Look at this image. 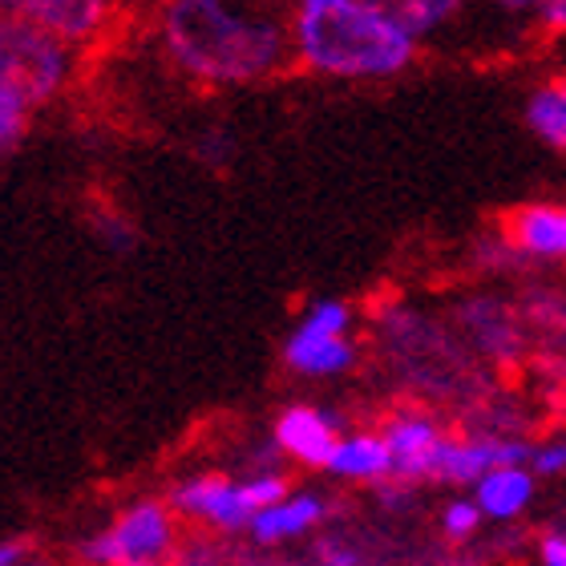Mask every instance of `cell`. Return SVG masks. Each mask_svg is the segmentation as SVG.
<instances>
[{
	"label": "cell",
	"mask_w": 566,
	"mask_h": 566,
	"mask_svg": "<svg viewBox=\"0 0 566 566\" xmlns=\"http://www.w3.org/2000/svg\"><path fill=\"white\" fill-rule=\"evenodd\" d=\"M175 543V518L163 502H138L109 531L94 534L82 546V558L90 566H122V563H154Z\"/></svg>",
	"instance_id": "8992f818"
},
{
	"label": "cell",
	"mask_w": 566,
	"mask_h": 566,
	"mask_svg": "<svg viewBox=\"0 0 566 566\" xmlns=\"http://www.w3.org/2000/svg\"><path fill=\"white\" fill-rule=\"evenodd\" d=\"M73 45L45 33L24 17H4L0 24V82L17 85L33 109L49 106L73 82Z\"/></svg>",
	"instance_id": "3957f363"
},
{
	"label": "cell",
	"mask_w": 566,
	"mask_h": 566,
	"mask_svg": "<svg viewBox=\"0 0 566 566\" xmlns=\"http://www.w3.org/2000/svg\"><path fill=\"white\" fill-rule=\"evenodd\" d=\"M461 332L482 356H514L522 348V319L518 312L494 295H473L458 307Z\"/></svg>",
	"instance_id": "7c38bea8"
},
{
	"label": "cell",
	"mask_w": 566,
	"mask_h": 566,
	"mask_svg": "<svg viewBox=\"0 0 566 566\" xmlns=\"http://www.w3.org/2000/svg\"><path fill=\"white\" fill-rule=\"evenodd\" d=\"M490 9H497L502 17H543V9H546V0H485Z\"/></svg>",
	"instance_id": "7402d4cb"
},
{
	"label": "cell",
	"mask_w": 566,
	"mask_h": 566,
	"mask_svg": "<svg viewBox=\"0 0 566 566\" xmlns=\"http://www.w3.org/2000/svg\"><path fill=\"white\" fill-rule=\"evenodd\" d=\"M328 473L340 482H389L392 449L385 433H344L328 461Z\"/></svg>",
	"instance_id": "4fadbf2b"
},
{
	"label": "cell",
	"mask_w": 566,
	"mask_h": 566,
	"mask_svg": "<svg viewBox=\"0 0 566 566\" xmlns=\"http://www.w3.org/2000/svg\"><path fill=\"white\" fill-rule=\"evenodd\" d=\"M21 4H24V0H0V9H4V17H17V12H21Z\"/></svg>",
	"instance_id": "484cf974"
},
{
	"label": "cell",
	"mask_w": 566,
	"mask_h": 566,
	"mask_svg": "<svg viewBox=\"0 0 566 566\" xmlns=\"http://www.w3.org/2000/svg\"><path fill=\"white\" fill-rule=\"evenodd\" d=\"M33 102L17 90V85L0 82V150L12 154L24 142L29 126H33Z\"/></svg>",
	"instance_id": "ac0fdd59"
},
{
	"label": "cell",
	"mask_w": 566,
	"mask_h": 566,
	"mask_svg": "<svg viewBox=\"0 0 566 566\" xmlns=\"http://www.w3.org/2000/svg\"><path fill=\"white\" fill-rule=\"evenodd\" d=\"M546 33H563L566 36V0H546L543 17H538Z\"/></svg>",
	"instance_id": "cb8c5ba5"
},
{
	"label": "cell",
	"mask_w": 566,
	"mask_h": 566,
	"mask_svg": "<svg viewBox=\"0 0 566 566\" xmlns=\"http://www.w3.org/2000/svg\"><path fill=\"white\" fill-rule=\"evenodd\" d=\"M373 4L392 24H401L417 45L437 33H446V29H453L465 17V9H470V0H373Z\"/></svg>",
	"instance_id": "2e32d148"
},
{
	"label": "cell",
	"mask_w": 566,
	"mask_h": 566,
	"mask_svg": "<svg viewBox=\"0 0 566 566\" xmlns=\"http://www.w3.org/2000/svg\"><path fill=\"white\" fill-rule=\"evenodd\" d=\"M563 356H566V328H563Z\"/></svg>",
	"instance_id": "83f0119b"
},
{
	"label": "cell",
	"mask_w": 566,
	"mask_h": 566,
	"mask_svg": "<svg viewBox=\"0 0 566 566\" xmlns=\"http://www.w3.org/2000/svg\"><path fill=\"white\" fill-rule=\"evenodd\" d=\"M154 41L170 70L207 90L272 82L295 65L287 12L272 0H158Z\"/></svg>",
	"instance_id": "6da1fadb"
},
{
	"label": "cell",
	"mask_w": 566,
	"mask_h": 566,
	"mask_svg": "<svg viewBox=\"0 0 566 566\" xmlns=\"http://www.w3.org/2000/svg\"><path fill=\"white\" fill-rule=\"evenodd\" d=\"M534 446L518 437L497 433H473V437H449L441 458H437V482L449 485H478L485 473L502 470V465H526Z\"/></svg>",
	"instance_id": "52a82bcc"
},
{
	"label": "cell",
	"mask_w": 566,
	"mask_h": 566,
	"mask_svg": "<svg viewBox=\"0 0 566 566\" xmlns=\"http://www.w3.org/2000/svg\"><path fill=\"white\" fill-rule=\"evenodd\" d=\"M114 12H118V0H24L17 17L41 24L65 45L82 49L106 33Z\"/></svg>",
	"instance_id": "30bf717a"
},
{
	"label": "cell",
	"mask_w": 566,
	"mask_h": 566,
	"mask_svg": "<svg viewBox=\"0 0 566 566\" xmlns=\"http://www.w3.org/2000/svg\"><path fill=\"white\" fill-rule=\"evenodd\" d=\"M275 449L283 458L300 461V465H312V470H328L332 453L340 446V421L316 405H287L280 417H275Z\"/></svg>",
	"instance_id": "ba28073f"
},
{
	"label": "cell",
	"mask_w": 566,
	"mask_h": 566,
	"mask_svg": "<svg viewBox=\"0 0 566 566\" xmlns=\"http://www.w3.org/2000/svg\"><path fill=\"white\" fill-rule=\"evenodd\" d=\"M506 235L526 263H566V202H526L510 214Z\"/></svg>",
	"instance_id": "8fae6325"
},
{
	"label": "cell",
	"mask_w": 566,
	"mask_h": 566,
	"mask_svg": "<svg viewBox=\"0 0 566 566\" xmlns=\"http://www.w3.org/2000/svg\"><path fill=\"white\" fill-rule=\"evenodd\" d=\"M531 470L534 478H558V473H566V433L546 441V446H534Z\"/></svg>",
	"instance_id": "ffe728a7"
},
{
	"label": "cell",
	"mask_w": 566,
	"mask_h": 566,
	"mask_svg": "<svg viewBox=\"0 0 566 566\" xmlns=\"http://www.w3.org/2000/svg\"><path fill=\"white\" fill-rule=\"evenodd\" d=\"M482 506L473 502V497H458V502H449L446 514H441V531L449 534V538H470L473 531H478V522H482Z\"/></svg>",
	"instance_id": "d6986e66"
},
{
	"label": "cell",
	"mask_w": 566,
	"mask_h": 566,
	"mask_svg": "<svg viewBox=\"0 0 566 566\" xmlns=\"http://www.w3.org/2000/svg\"><path fill=\"white\" fill-rule=\"evenodd\" d=\"M283 12L292 61L324 82H392L421 53L373 0H283Z\"/></svg>",
	"instance_id": "7a4b0ae2"
},
{
	"label": "cell",
	"mask_w": 566,
	"mask_h": 566,
	"mask_svg": "<svg viewBox=\"0 0 566 566\" xmlns=\"http://www.w3.org/2000/svg\"><path fill=\"white\" fill-rule=\"evenodd\" d=\"M538 558H543V566H566V534H546L543 543H538Z\"/></svg>",
	"instance_id": "603a6c76"
},
{
	"label": "cell",
	"mask_w": 566,
	"mask_h": 566,
	"mask_svg": "<svg viewBox=\"0 0 566 566\" xmlns=\"http://www.w3.org/2000/svg\"><path fill=\"white\" fill-rule=\"evenodd\" d=\"M534 497V470L526 465H502V470L485 473L482 482L473 485V502L482 506L485 518L510 522L518 518L522 510L531 506Z\"/></svg>",
	"instance_id": "9a60e30c"
},
{
	"label": "cell",
	"mask_w": 566,
	"mask_h": 566,
	"mask_svg": "<svg viewBox=\"0 0 566 566\" xmlns=\"http://www.w3.org/2000/svg\"><path fill=\"white\" fill-rule=\"evenodd\" d=\"M292 494L283 473H251L243 482H231V478H214V473H202V478H190V482L175 485L170 494V506L178 514H187L195 522H211L219 531H251L255 514L283 497Z\"/></svg>",
	"instance_id": "5b68a950"
},
{
	"label": "cell",
	"mask_w": 566,
	"mask_h": 566,
	"mask_svg": "<svg viewBox=\"0 0 566 566\" xmlns=\"http://www.w3.org/2000/svg\"><path fill=\"white\" fill-rule=\"evenodd\" d=\"M94 227H97V235H102V243H106L109 251H130L134 243H138V231H134L122 214H102Z\"/></svg>",
	"instance_id": "44dd1931"
},
{
	"label": "cell",
	"mask_w": 566,
	"mask_h": 566,
	"mask_svg": "<svg viewBox=\"0 0 566 566\" xmlns=\"http://www.w3.org/2000/svg\"><path fill=\"white\" fill-rule=\"evenodd\" d=\"M522 118H526V130L543 142L546 150L566 154V77L534 85L526 106H522Z\"/></svg>",
	"instance_id": "e0dca14e"
},
{
	"label": "cell",
	"mask_w": 566,
	"mask_h": 566,
	"mask_svg": "<svg viewBox=\"0 0 566 566\" xmlns=\"http://www.w3.org/2000/svg\"><path fill=\"white\" fill-rule=\"evenodd\" d=\"M356 356L360 353L353 340V307L336 295L312 300L283 340V365L307 380L344 377L356 365Z\"/></svg>",
	"instance_id": "277c9868"
},
{
	"label": "cell",
	"mask_w": 566,
	"mask_h": 566,
	"mask_svg": "<svg viewBox=\"0 0 566 566\" xmlns=\"http://www.w3.org/2000/svg\"><path fill=\"white\" fill-rule=\"evenodd\" d=\"M380 433H385V441L392 449V478L397 482H424V478H433L437 458H441V449L449 441L433 417L392 413Z\"/></svg>",
	"instance_id": "9c48e42d"
},
{
	"label": "cell",
	"mask_w": 566,
	"mask_h": 566,
	"mask_svg": "<svg viewBox=\"0 0 566 566\" xmlns=\"http://www.w3.org/2000/svg\"><path fill=\"white\" fill-rule=\"evenodd\" d=\"M122 566H154V563H122Z\"/></svg>",
	"instance_id": "4316f807"
},
{
	"label": "cell",
	"mask_w": 566,
	"mask_h": 566,
	"mask_svg": "<svg viewBox=\"0 0 566 566\" xmlns=\"http://www.w3.org/2000/svg\"><path fill=\"white\" fill-rule=\"evenodd\" d=\"M231 150H235V142L227 138L223 130H214V134H211V142H202V150H199V154H202V163H207V154H219V163H223V158H227Z\"/></svg>",
	"instance_id": "d4e9b609"
},
{
	"label": "cell",
	"mask_w": 566,
	"mask_h": 566,
	"mask_svg": "<svg viewBox=\"0 0 566 566\" xmlns=\"http://www.w3.org/2000/svg\"><path fill=\"white\" fill-rule=\"evenodd\" d=\"M328 506H324V497L304 490V494H287L283 502L275 506L260 510L255 522H251V534H255V543H287V538H300V534L316 531L319 522H324Z\"/></svg>",
	"instance_id": "5bb4252c"
}]
</instances>
